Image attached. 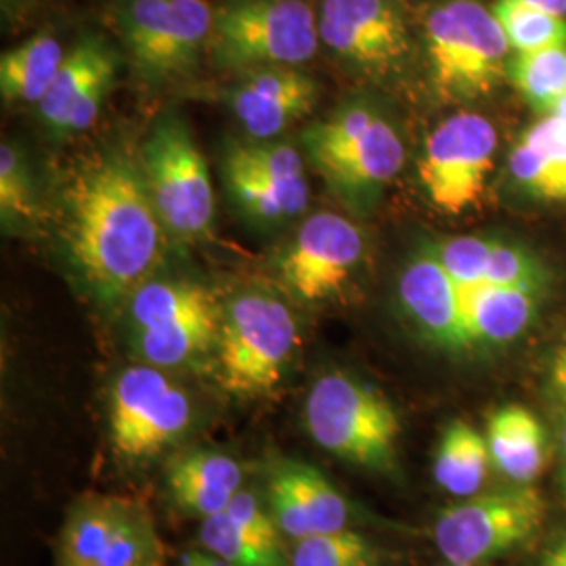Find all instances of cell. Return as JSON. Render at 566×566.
<instances>
[{"label": "cell", "mask_w": 566, "mask_h": 566, "mask_svg": "<svg viewBox=\"0 0 566 566\" xmlns=\"http://www.w3.org/2000/svg\"><path fill=\"white\" fill-rule=\"evenodd\" d=\"M554 547H556L560 554H565L566 556V537L565 539H560V542H558V544H556Z\"/></svg>", "instance_id": "obj_44"}, {"label": "cell", "mask_w": 566, "mask_h": 566, "mask_svg": "<svg viewBox=\"0 0 566 566\" xmlns=\"http://www.w3.org/2000/svg\"><path fill=\"white\" fill-rule=\"evenodd\" d=\"M491 465L516 485H533L547 464L546 428L523 405H506L486 422Z\"/></svg>", "instance_id": "obj_19"}, {"label": "cell", "mask_w": 566, "mask_h": 566, "mask_svg": "<svg viewBox=\"0 0 566 566\" xmlns=\"http://www.w3.org/2000/svg\"><path fill=\"white\" fill-rule=\"evenodd\" d=\"M65 51L51 34H39L2 53L0 91L9 102L41 103L57 78Z\"/></svg>", "instance_id": "obj_24"}, {"label": "cell", "mask_w": 566, "mask_h": 566, "mask_svg": "<svg viewBox=\"0 0 566 566\" xmlns=\"http://www.w3.org/2000/svg\"><path fill=\"white\" fill-rule=\"evenodd\" d=\"M143 179L156 212L170 231L196 238L214 219L208 164L181 120H164L143 147Z\"/></svg>", "instance_id": "obj_9"}, {"label": "cell", "mask_w": 566, "mask_h": 566, "mask_svg": "<svg viewBox=\"0 0 566 566\" xmlns=\"http://www.w3.org/2000/svg\"><path fill=\"white\" fill-rule=\"evenodd\" d=\"M560 486H563L566 502V422L560 432Z\"/></svg>", "instance_id": "obj_42"}, {"label": "cell", "mask_w": 566, "mask_h": 566, "mask_svg": "<svg viewBox=\"0 0 566 566\" xmlns=\"http://www.w3.org/2000/svg\"><path fill=\"white\" fill-rule=\"evenodd\" d=\"M143 359L154 367H179L189 364L219 343V306L206 308L170 324L135 329Z\"/></svg>", "instance_id": "obj_22"}, {"label": "cell", "mask_w": 566, "mask_h": 566, "mask_svg": "<svg viewBox=\"0 0 566 566\" xmlns=\"http://www.w3.org/2000/svg\"><path fill=\"white\" fill-rule=\"evenodd\" d=\"M179 566H187V565H182V563H179Z\"/></svg>", "instance_id": "obj_46"}, {"label": "cell", "mask_w": 566, "mask_h": 566, "mask_svg": "<svg viewBox=\"0 0 566 566\" xmlns=\"http://www.w3.org/2000/svg\"><path fill=\"white\" fill-rule=\"evenodd\" d=\"M453 566H479V565H453Z\"/></svg>", "instance_id": "obj_45"}, {"label": "cell", "mask_w": 566, "mask_h": 566, "mask_svg": "<svg viewBox=\"0 0 566 566\" xmlns=\"http://www.w3.org/2000/svg\"><path fill=\"white\" fill-rule=\"evenodd\" d=\"M298 346L292 311L266 294H243L229 304L219 334V378L238 397H261L282 382Z\"/></svg>", "instance_id": "obj_5"}, {"label": "cell", "mask_w": 566, "mask_h": 566, "mask_svg": "<svg viewBox=\"0 0 566 566\" xmlns=\"http://www.w3.org/2000/svg\"><path fill=\"white\" fill-rule=\"evenodd\" d=\"M549 114H554V116H558L560 120L566 122V95L560 99V102L554 105V109H552Z\"/></svg>", "instance_id": "obj_43"}, {"label": "cell", "mask_w": 566, "mask_h": 566, "mask_svg": "<svg viewBox=\"0 0 566 566\" xmlns=\"http://www.w3.org/2000/svg\"><path fill=\"white\" fill-rule=\"evenodd\" d=\"M0 208L4 219H28L34 210L28 175L18 151L7 143L0 147Z\"/></svg>", "instance_id": "obj_37"}, {"label": "cell", "mask_w": 566, "mask_h": 566, "mask_svg": "<svg viewBox=\"0 0 566 566\" xmlns=\"http://www.w3.org/2000/svg\"><path fill=\"white\" fill-rule=\"evenodd\" d=\"M491 465L485 434L464 420L447 426L434 455V481L453 497L479 495Z\"/></svg>", "instance_id": "obj_23"}, {"label": "cell", "mask_w": 566, "mask_h": 566, "mask_svg": "<svg viewBox=\"0 0 566 566\" xmlns=\"http://www.w3.org/2000/svg\"><path fill=\"white\" fill-rule=\"evenodd\" d=\"M212 20L206 0H128L118 13L126 49L149 78L189 70L208 46Z\"/></svg>", "instance_id": "obj_10"}, {"label": "cell", "mask_w": 566, "mask_h": 566, "mask_svg": "<svg viewBox=\"0 0 566 566\" xmlns=\"http://www.w3.org/2000/svg\"><path fill=\"white\" fill-rule=\"evenodd\" d=\"M485 283L542 292L546 273L539 261L523 245L495 240L486 263Z\"/></svg>", "instance_id": "obj_34"}, {"label": "cell", "mask_w": 566, "mask_h": 566, "mask_svg": "<svg viewBox=\"0 0 566 566\" xmlns=\"http://www.w3.org/2000/svg\"><path fill=\"white\" fill-rule=\"evenodd\" d=\"M143 504L135 497L105 493L78 497L63 518L55 566L97 565Z\"/></svg>", "instance_id": "obj_17"}, {"label": "cell", "mask_w": 566, "mask_h": 566, "mask_svg": "<svg viewBox=\"0 0 566 566\" xmlns=\"http://www.w3.org/2000/svg\"><path fill=\"white\" fill-rule=\"evenodd\" d=\"M313 166L344 196L392 181L405 164L397 130L369 107H348L311 126L303 137Z\"/></svg>", "instance_id": "obj_7"}, {"label": "cell", "mask_w": 566, "mask_h": 566, "mask_svg": "<svg viewBox=\"0 0 566 566\" xmlns=\"http://www.w3.org/2000/svg\"><path fill=\"white\" fill-rule=\"evenodd\" d=\"M507 44L516 53H531L546 46L566 44V18L549 13L525 0H495L491 4Z\"/></svg>", "instance_id": "obj_28"}, {"label": "cell", "mask_w": 566, "mask_h": 566, "mask_svg": "<svg viewBox=\"0 0 566 566\" xmlns=\"http://www.w3.org/2000/svg\"><path fill=\"white\" fill-rule=\"evenodd\" d=\"M203 549L221 556L235 566H290L285 552H273L248 537L227 512L203 518L200 526Z\"/></svg>", "instance_id": "obj_32"}, {"label": "cell", "mask_w": 566, "mask_h": 566, "mask_svg": "<svg viewBox=\"0 0 566 566\" xmlns=\"http://www.w3.org/2000/svg\"><path fill=\"white\" fill-rule=\"evenodd\" d=\"M537 566H566V556L565 554H560L556 547L552 546L547 549L546 554H544V558L539 560V565Z\"/></svg>", "instance_id": "obj_41"}, {"label": "cell", "mask_w": 566, "mask_h": 566, "mask_svg": "<svg viewBox=\"0 0 566 566\" xmlns=\"http://www.w3.org/2000/svg\"><path fill=\"white\" fill-rule=\"evenodd\" d=\"M432 78L447 99L489 95L507 72L512 51L491 7L479 0H446L424 21Z\"/></svg>", "instance_id": "obj_4"}, {"label": "cell", "mask_w": 566, "mask_h": 566, "mask_svg": "<svg viewBox=\"0 0 566 566\" xmlns=\"http://www.w3.org/2000/svg\"><path fill=\"white\" fill-rule=\"evenodd\" d=\"M528 4H535L539 9H546L549 13H556L560 18H566V0H525Z\"/></svg>", "instance_id": "obj_40"}, {"label": "cell", "mask_w": 566, "mask_h": 566, "mask_svg": "<svg viewBox=\"0 0 566 566\" xmlns=\"http://www.w3.org/2000/svg\"><path fill=\"white\" fill-rule=\"evenodd\" d=\"M181 563L187 566H235L231 565L229 560L221 558V556L208 552V549H191V552H185L181 556Z\"/></svg>", "instance_id": "obj_38"}, {"label": "cell", "mask_w": 566, "mask_h": 566, "mask_svg": "<svg viewBox=\"0 0 566 566\" xmlns=\"http://www.w3.org/2000/svg\"><path fill=\"white\" fill-rule=\"evenodd\" d=\"M166 486L182 512L203 521L224 512L242 491V464L221 451L193 449L170 460Z\"/></svg>", "instance_id": "obj_18"}, {"label": "cell", "mask_w": 566, "mask_h": 566, "mask_svg": "<svg viewBox=\"0 0 566 566\" xmlns=\"http://www.w3.org/2000/svg\"><path fill=\"white\" fill-rule=\"evenodd\" d=\"M224 512L248 537H252L261 546L273 552H285L282 546V528L273 518L266 502L259 500V495L252 493L250 489L243 486Z\"/></svg>", "instance_id": "obj_36"}, {"label": "cell", "mask_w": 566, "mask_h": 566, "mask_svg": "<svg viewBox=\"0 0 566 566\" xmlns=\"http://www.w3.org/2000/svg\"><path fill=\"white\" fill-rule=\"evenodd\" d=\"M191 420L187 392L172 385L160 367L135 365L116 378L109 395V437L124 460L158 458L181 441Z\"/></svg>", "instance_id": "obj_8"}, {"label": "cell", "mask_w": 566, "mask_h": 566, "mask_svg": "<svg viewBox=\"0 0 566 566\" xmlns=\"http://www.w3.org/2000/svg\"><path fill=\"white\" fill-rule=\"evenodd\" d=\"M552 380H554L556 390L560 392V397L566 401V346L558 350V355H556V359H554Z\"/></svg>", "instance_id": "obj_39"}, {"label": "cell", "mask_w": 566, "mask_h": 566, "mask_svg": "<svg viewBox=\"0 0 566 566\" xmlns=\"http://www.w3.org/2000/svg\"><path fill=\"white\" fill-rule=\"evenodd\" d=\"M364 256L359 229L340 214L319 212L304 221L283 252L282 280L298 298L319 303L338 294Z\"/></svg>", "instance_id": "obj_13"}, {"label": "cell", "mask_w": 566, "mask_h": 566, "mask_svg": "<svg viewBox=\"0 0 566 566\" xmlns=\"http://www.w3.org/2000/svg\"><path fill=\"white\" fill-rule=\"evenodd\" d=\"M546 521L539 489L516 485L465 497L441 512L434 542L451 565H481L531 544Z\"/></svg>", "instance_id": "obj_6"}, {"label": "cell", "mask_w": 566, "mask_h": 566, "mask_svg": "<svg viewBox=\"0 0 566 566\" xmlns=\"http://www.w3.org/2000/svg\"><path fill=\"white\" fill-rule=\"evenodd\" d=\"M168 549L147 504L135 514L118 539L95 566H166Z\"/></svg>", "instance_id": "obj_33"}, {"label": "cell", "mask_w": 566, "mask_h": 566, "mask_svg": "<svg viewBox=\"0 0 566 566\" xmlns=\"http://www.w3.org/2000/svg\"><path fill=\"white\" fill-rule=\"evenodd\" d=\"M264 502L283 537L292 542L350 528L353 523L350 502L322 470L298 460H283L271 468Z\"/></svg>", "instance_id": "obj_14"}, {"label": "cell", "mask_w": 566, "mask_h": 566, "mask_svg": "<svg viewBox=\"0 0 566 566\" xmlns=\"http://www.w3.org/2000/svg\"><path fill=\"white\" fill-rule=\"evenodd\" d=\"M65 240L82 280L114 301L135 292L156 266L163 229L143 172L109 154L84 166L65 196Z\"/></svg>", "instance_id": "obj_1"}, {"label": "cell", "mask_w": 566, "mask_h": 566, "mask_svg": "<svg viewBox=\"0 0 566 566\" xmlns=\"http://www.w3.org/2000/svg\"><path fill=\"white\" fill-rule=\"evenodd\" d=\"M319 39L348 65L386 74L411 51V36L395 0H322Z\"/></svg>", "instance_id": "obj_12"}, {"label": "cell", "mask_w": 566, "mask_h": 566, "mask_svg": "<svg viewBox=\"0 0 566 566\" xmlns=\"http://www.w3.org/2000/svg\"><path fill=\"white\" fill-rule=\"evenodd\" d=\"M319 42L317 13L304 0H224L208 49L223 67L256 72L306 63Z\"/></svg>", "instance_id": "obj_3"}, {"label": "cell", "mask_w": 566, "mask_h": 566, "mask_svg": "<svg viewBox=\"0 0 566 566\" xmlns=\"http://www.w3.org/2000/svg\"><path fill=\"white\" fill-rule=\"evenodd\" d=\"M224 168L275 185H308L301 154L283 143H252L233 147Z\"/></svg>", "instance_id": "obj_31"}, {"label": "cell", "mask_w": 566, "mask_h": 566, "mask_svg": "<svg viewBox=\"0 0 566 566\" xmlns=\"http://www.w3.org/2000/svg\"><path fill=\"white\" fill-rule=\"evenodd\" d=\"M497 133L479 114L447 118L424 145L418 164L428 198L447 214H462L485 193Z\"/></svg>", "instance_id": "obj_11"}, {"label": "cell", "mask_w": 566, "mask_h": 566, "mask_svg": "<svg viewBox=\"0 0 566 566\" xmlns=\"http://www.w3.org/2000/svg\"><path fill=\"white\" fill-rule=\"evenodd\" d=\"M399 294L411 319L432 343L447 348L472 346L462 287L434 254H426L405 269Z\"/></svg>", "instance_id": "obj_16"}, {"label": "cell", "mask_w": 566, "mask_h": 566, "mask_svg": "<svg viewBox=\"0 0 566 566\" xmlns=\"http://www.w3.org/2000/svg\"><path fill=\"white\" fill-rule=\"evenodd\" d=\"M304 424L317 446L348 464L376 474L399 468V413L380 390L348 374L329 371L313 385Z\"/></svg>", "instance_id": "obj_2"}, {"label": "cell", "mask_w": 566, "mask_h": 566, "mask_svg": "<svg viewBox=\"0 0 566 566\" xmlns=\"http://www.w3.org/2000/svg\"><path fill=\"white\" fill-rule=\"evenodd\" d=\"M507 166L533 196L566 200V122L546 114L512 149Z\"/></svg>", "instance_id": "obj_20"}, {"label": "cell", "mask_w": 566, "mask_h": 566, "mask_svg": "<svg viewBox=\"0 0 566 566\" xmlns=\"http://www.w3.org/2000/svg\"><path fill=\"white\" fill-rule=\"evenodd\" d=\"M317 102V84L296 67H266L250 74L231 97V107L254 139H271L304 118Z\"/></svg>", "instance_id": "obj_15"}, {"label": "cell", "mask_w": 566, "mask_h": 566, "mask_svg": "<svg viewBox=\"0 0 566 566\" xmlns=\"http://www.w3.org/2000/svg\"><path fill=\"white\" fill-rule=\"evenodd\" d=\"M290 566H385L382 549L353 528L294 542Z\"/></svg>", "instance_id": "obj_29"}, {"label": "cell", "mask_w": 566, "mask_h": 566, "mask_svg": "<svg viewBox=\"0 0 566 566\" xmlns=\"http://www.w3.org/2000/svg\"><path fill=\"white\" fill-rule=\"evenodd\" d=\"M506 76L528 105L549 114L566 95V44L516 53L507 61Z\"/></svg>", "instance_id": "obj_27"}, {"label": "cell", "mask_w": 566, "mask_h": 566, "mask_svg": "<svg viewBox=\"0 0 566 566\" xmlns=\"http://www.w3.org/2000/svg\"><path fill=\"white\" fill-rule=\"evenodd\" d=\"M493 242L495 240L476 235L451 238L437 248L434 256L460 287H474L485 283L486 263Z\"/></svg>", "instance_id": "obj_35"}, {"label": "cell", "mask_w": 566, "mask_h": 566, "mask_svg": "<svg viewBox=\"0 0 566 566\" xmlns=\"http://www.w3.org/2000/svg\"><path fill=\"white\" fill-rule=\"evenodd\" d=\"M233 198L261 221H283L301 214L308 203V185H275L224 168Z\"/></svg>", "instance_id": "obj_30"}, {"label": "cell", "mask_w": 566, "mask_h": 566, "mask_svg": "<svg viewBox=\"0 0 566 566\" xmlns=\"http://www.w3.org/2000/svg\"><path fill=\"white\" fill-rule=\"evenodd\" d=\"M214 306H217L214 294L198 283H142L133 292L130 319L135 324V329H145V327L170 324Z\"/></svg>", "instance_id": "obj_26"}, {"label": "cell", "mask_w": 566, "mask_h": 566, "mask_svg": "<svg viewBox=\"0 0 566 566\" xmlns=\"http://www.w3.org/2000/svg\"><path fill=\"white\" fill-rule=\"evenodd\" d=\"M537 294L539 292L493 283L462 287L472 346L516 340L535 317Z\"/></svg>", "instance_id": "obj_21"}, {"label": "cell", "mask_w": 566, "mask_h": 566, "mask_svg": "<svg viewBox=\"0 0 566 566\" xmlns=\"http://www.w3.org/2000/svg\"><path fill=\"white\" fill-rule=\"evenodd\" d=\"M112 70H116V60L99 39H86L76 44L65 55L57 78L39 103L42 118L61 130L63 122L91 82Z\"/></svg>", "instance_id": "obj_25"}]
</instances>
